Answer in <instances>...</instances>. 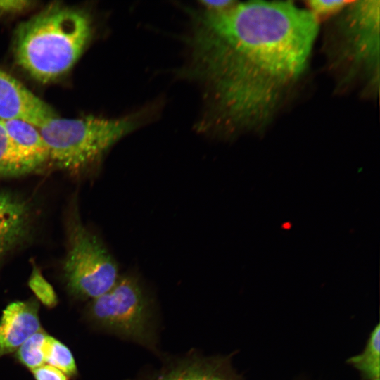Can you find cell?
Instances as JSON below:
<instances>
[{"label": "cell", "mask_w": 380, "mask_h": 380, "mask_svg": "<svg viewBox=\"0 0 380 380\" xmlns=\"http://www.w3.org/2000/svg\"><path fill=\"white\" fill-rule=\"evenodd\" d=\"M138 124L132 118L68 119L56 115L38 128L47 148L49 163L72 175L82 176L96 167L106 152Z\"/></svg>", "instance_id": "277c9868"}, {"label": "cell", "mask_w": 380, "mask_h": 380, "mask_svg": "<svg viewBox=\"0 0 380 380\" xmlns=\"http://www.w3.org/2000/svg\"><path fill=\"white\" fill-rule=\"evenodd\" d=\"M47 334L42 329L27 338L15 351V358L23 366L33 370L42 365L44 347Z\"/></svg>", "instance_id": "5bb4252c"}, {"label": "cell", "mask_w": 380, "mask_h": 380, "mask_svg": "<svg viewBox=\"0 0 380 380\" xmlns=\"http://www.w3.org/2000/svg\"><path fill=\"white\" fill-rule=\"evenodd\" d=\"M93 34L92 20L80 8L53 4L21 23L14 38L16 63L41 83L67 73Z\"/></svg>", "instance_id": "7a4b0ae2"}, {"label": "cell", "mask_w": 380, "mask_h": 380, "mask_svg": "<svg viewBox=\"0 0 380 380\" xmlns=\"http://www.w3.org/2000/svg\"><path fill=\"white\" fill-rule=\"evenodd\" d=\"M35 217L30 200L19 194L0 190V262L31 239Z\"/></svg>", "instance_id": "52a82bcc"}, {"label": "cell", "mask_w": 380, "mask_h": 380, "mask_svg": "<svg viewBox=\"0 0 380 380\" xmlns=\"http://www.w3.org/2000/svg\"><path fill=\"white\" fill-rule=\"evenodd\" d=\"M44 360L68 378L77 374V367L70 350L62 342L47 335L44 347Z\"/></svg>", "instance_id": "4fadbf2b"}, {"label": "cell", "mask_w": 380, "mask_h": 380, "mask_svg": "<svg viewBox=\"0 0 380 380\" xmlns=\"http://www.w3.org/2000/svg\"><path fill=\"white\" fill-rule=\"evenodd\" d=\"M21 176L6 129L0 121V177Z\"/></svg>", "instance_id": "2e32d148"}, {"label": "cell", "mask_w": 380, "mask_h": 380, "mask_svg": "<svg viewBox=\"0 0 380 380\" xmlns=\"http://www.w3.org/2000/svg\"><path fill=\"white\" fill-rule=\"evenodd\" d=\"M236 2V1L232 0H215L203 1H201V4L202 6L205 8V10L210 11H220L232 6Z\"/></svg>", "instance_id": "ffe728a7"}, {"label": "cell", "mask_w": 380, "mask_h": 380, "mask_svg": "<svg viewBox=\"0 0 380 380\" xmlns=\"http://www.w3.org/2000/svg\"><path fill=\"white\" fill-rule=\"evenodd\" d=\"M40 329L39 304L35 299L9 303L0 318V357L15 352Z\"/></svg>", "instance_id": "9c48e42d"}, {"label": "cell", "mask_w": 380, "mask_h": 380, "mask_svg": "<svg viewBox=\"0 0 380 380\" xmlns=\"http://www.w3.org/2000/svg\"><path fill=\"white\" fill-rule=\"evenodd\" d=\"M193 73L208 87L222 129H261L305 72L319 20L291 1L236 2L196 16Z\"/></svg>", "instance_id": "6da1fadb"}, {"label": "cell", "mask_w": 380, "mask_h": 380, "mask_svg": "<svg viewBox=\"0 0 380 380\" xmlns=\"http://www.w3.org/2000/svg\"><path fill=\"white\" fill-rule=\"evenodd\" d=\"M9 138L20 175L35 172L49 163V153L38 127L20 120H0Z\"/></svg>", "instance_id": "30bf717a"}, {"label": "cell", "mask_w": 380, "mask_h": 380, "mask_svg": "<svg viewBox=\"0 0 380 380\" xmlns=\"http://www.w3.org/2000/svg\"><path fill=\"white\" fill-rule=\"evenodd\" d=\"M380 326L372 330L364 350L348 362L358 370L366 380H380Z\"/></svg>", "instance_id": "7c38bea8"}, {"label": "cell", "mask_w": 380, "mask_h": 380, "mask_svg": "<svg viewBox=\"0 0 380 380\" xmlns=\"http://www.w3.org/2000/svg\"><path fill=\"white\" fill-rule=\"evenodd\" d=\"M379 1H350L328 38L331 66L341 84L361 82L374 94L379 84Z\"/></svg>", "instance_id": "3957f363"}, {"label": "cell", "mask_w": 380, "mask_h": 380, "mask_svg": "<svg viewBox=\"0 0 380 380\" xmlns=\"http://www.w3.org/2000/svg\"><path fill=\"white\" fill-rule=\"evenodd\" d=\"M76 203L70 205L66 217L63 276L72 296L93 300L113 286L120 277L119 269L101 239L83 224Z\"/></svg>", "instance_id": "5b68a950"}, {"label": "cell", "mask_w": 380, "mask_h": 380, "mask_svg": "<svg viewBox=\"0 0 380 380\" xmlns=\"http://www.w3.org/2000/svg\"><path fill=\"white\" fill-rule=\"evenodd\" d=\"M348 1H308L306 2L308 9L319 20V18L336 15L341 12L348 4Z\"/></svg>", "instance_id": "e0dca14e"}, {"label": "cell", "mask_w": 380, "mask_h": 380, "mask_svg": "<svg viewBox=\"0 0 380 380\" xmlns=\"http://www.w3.org/2000/svg\"><path fill=\"white\" fill-rule=\"evenodd\" d=\"M33 1L27 0H0V14H13L32 6Z\"/></svg>", "instance_id": "d6986e66"}, {"label": "cell", "mask_w": 380, "mask_h": 380, "mask_svg": "<svg viewBox=\"0 0 380 380\" xmlns=\"http://www.w3.org/2000/svg\"><path fill=\"white\" fill-rule=\"evenodd\" d=\"M35 380H68V377L59 369L49 365H44L32 370Z\"/></svg>", "instance_id": "ac0fdd59"}, {"label": "cell", "mask_w": 380, "mask_h": 380, "mask_svg": "<svg viewBox=\"0 0 380 380\" xmlns=\"http://www.w3.org/2000/svg\"><path fill=\"white\" fill-rule=\"evenodd\" d=\"M53 110L0 68V120H20L39 127Z\"/></svg>", "instance_id": "ba28073f"}, {"label": "cell", "mask_w": 380, "mask_h": 380, "mask_svg": "<svg viewBox=\"0 0 380 380\" xmlns=\"http://www.w3.org/2000/svg\"><path fill=\"white\" fill-rule=\"evenodd\" d=\"M28 286L37 299L45 307L53 308L57 305L58 300L53 286L34 264L32 265V271L28 279Z\"/></svg>", "instance_id": "9a60e30c"}, {"label": "cell", "mask_w": 380, "mask_h": 380, "mask_svg": "<svg viewBox=\"0 0 380 380\" xmlns=\"http://www.w3.org/2000/svg\"><path fill=\"white\" fill-rule=\"evenodd\" d=\"M86 315L96 327L143 344L153 340L151 308L138 279L120 276L113 286L91 300Z\"/></svg>", "instance_id": "8992f818"}, {"label": "cell", "mask_w": 380, "mask_h": 380, "mask_svg": "<svg viewBox=\"0 0 380 380\" xmlns=\"http://www.w3.org/2000/svg\"><path fill=\"white\" fill-rule=\"evenodd\" d=\"M155 380H235L217 361H191L173 367Z\"/></svg>", "instance_id": "8fae6325"}]
</instances>
